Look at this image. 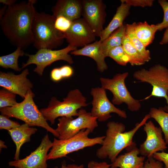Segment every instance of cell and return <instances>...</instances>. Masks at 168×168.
I'll return each mask as SVG.
<instances>
[{"label":"cell","mask_w":168,"mask_h":168,"mask_svg":"<svg viewBox=\"0 0 168 168\" xmlns=\"http://www.w3.org/2000/svg\"><path fill=\"white\" fill-rule=\"evenodd\" d=\"M144 168H163V165L161 162L152 157L148 158L144 162Z\"/></svg>","instance_id":"34"},{"label":"cell","mask_w":168,"mask_h":168,"mask_svg":"<svg viewBox=\"0 0 168 168\" xmlns=\"http://www.w3.org/2000/svg\"><path fill=\"white\" fill-rule=\"evenodd\" d=\"M82 10V1L79 0H58L51 9L55 18L62 16L72 21L81 18Z\"/></svg>","instance_id":"17"},{"label":"cell","mask_w":168,"mask_h":168,"mask_svg":"<svg viewBox=\"0 0 168 168\" xmlns=\"http://www.w3.org/2000/svg\"><path fill=\"white\" fill-rule=\"evenodd\" d=\"M91 133L88 129H83L68 139L62 140L54 138L47 160L65 157L71 153L96 144L102 145L105 136L90 138L88 135Z\"/></svg>","instance_id":"6"},{"label":"cell","mask_w":168,"mask_h":168,"mask_svg":"<svg viewBox=\"0 0 168 168\" xmlns=\"http://www.w3.org/2000/svg\"><path fill=\"white\" fill-rule=\"evenodd\" d=\"M150 118L149 114H146L139 123L135 124L134 128L127 132L124 131L125 126L123 123L108 122L102 146L96 152L97 157L100 159L108 158L112 163L114 162L123 150L135 143L133 141L135 134Z\"/></svg>","instance_id":"2"},{"label":"cell","mask_w":168,"mask_h":168,"mask_svg":"<svg viewBox=\"0 0 168 168\" xmlns=\"http://www.w3.org/2000/svg\"><path fill=\"white\" fill-rule=\"evenodd\" d=\"M37 130L36 128L30 127L25 123L18 127L8 131L16 146L15 160L19 159L21 147L25 143L30 141L31 136L34 134Z\"/></svg>","instance_id":"21"},{"label":"cell","mask_w":168,"mask_h":168,"mask_svg":"<svg viewBox=\"0 0 168 168\" xmlns=\"http://www.w3.org/2000/svg\"><path fill=\"white\" fill-rule=\"evenodd\" d=\"M35 96L31 90L28 91L21 102L12 107L0 108L1 114L21 120L30 127H41L58 138L55 129L49 124L35 104L33 99Z\"/></svg>","instance_id":"4"},{"label":"cell","mask_w":168,"mask_h":168,"mask_svg":"<svg viewBox=\"0 0 168 168\" xmlns=\"http://www.w3.org/2000/svg\"><path fill=\"white\" fill-rule=\"evenodd\" d=\"M55 19L52 15L36 12L32 30L33 45L38 50L42 48L53 49L63 44L65 39L64 34L55 28Z\"/></svg>","instance_id":"3"},{"label":"cell","mask_w":168,"mask_h":168,"mask_svg":"<svg viewBox=\"0 0 168 168\" xmlns=\"http://www.w3.org/2000/svg\"><path fill=\"white\" fill-rule=\"evenodd\" d=\"M90 94L93 98L91 104V115L100 122H104L111 117V113H115L121 118L126 119V112L116 107L107 97L105 90L101 87L92 88Z\"/></svg>","instance_id":"11"},{"label":"cell","mask_w":168,"mask_h":168,"mask_svg":"<svg viewBox=\"0 0 168 168\" xmlns=\"http://www.w3.org/2000/svg\"><path fill=\"white\" fill-rule=\"evenodd\" d=\"M136 22L126 24L125 35L128 38L134 47L137 49L146 62L151 59L150 53L136 36L134 30Z\"/></svg>","instance_id":"24"},{"label":"cell","mask_w":168,"mask_h":168,"mask_svg":"<svg viewBox=\"0 0 168 168\" xmlns=\"http://www.w3.org/2000/svg\"><path fill=\"white\" fill-rule=\"evenodd\" d=\"M21 125L18 122L9 119L8 116L2 114L0 115V129L8 131L18 127Z\"/></svg>","instance_id":"32"},{"label":"cell","mask_w":168,"mask_h":168,"mask_svg":"<svg viewBox=\"0 0 168 168\" xmlns=\"http://www.w3.org/2000/svg\"><path fill=\"white\" fill-rule=\"evenodd\" d=\"M120 1V5L117 8L112 19L100 35V40L101 41L106 40L114 32L122 26L124 20L130 13L131 6L123 0Z\"/></svg>","instance_id":"20"},{"label":"cell","mask_w":168,"mask_h":168,"mask_svg":"<svg viewBox=\"0 0 168 168\" xmlns=\"http://www.w3.org/2000/svg\"><path fill=\"white\" fill-rule=\"evenodd\" d=\"M86 98L80 91L75 89L70 91L62 101L51 97L46 108L40 109L45 119L51 125L59 117H72L78 115V110L88 105Z\"/></svg>","instance_id":"5"},{"label":"cell","mask_w":168,"mask_h":168,"mask_svg":"<svg viewBox=\"0 0 168 168\" xmlns=\"http://www.w3.org/2000/svg\"><path fill=\"white\" fill-rule=\"evenodd\" d=\"M84 166L82 164L78 165L76 164H70L66 165L64 162L62 163L61 168H83Z\"/></svg>","instance_id":"39"},{"label":"cell","mask_w":168,"mask_h":168,"mask_svg":"<svg viewBox=\"0 0 168 168\" xmlns=\"http://www.w3.org/2000/svg\"><path fill=\"white\" fill-rule=\"evenodd\" d=\"M101 41H95L79 49L71 51L70 54L74 55H81L90 57L96 62L98 71L103 72L108 68L105 59L106 57L101 49Z\"/></svg>","instance_id":"19"},{"label":"cell","mask_w":168,"mask_h":168,"mask_svg":"<svg viewBox=\"0 0 168 168\" xmlns=\"http://www.w3.org/2000/svg\"><path fill=\"white\" fill-rule=\"evenodd\" d=\"M133 76L136 79L148 83L152 87L150 94L142 100L152 97L163 98L166 105L163 108L168 112V68L160 64H156L148 69L142 68L135 71Z\"/></svg>","instance_id":"7"},{"label":"cell","mask_w":168,"mask_h":168,"mask_svg":"<svg viewBox=\"0 0 168 168\" xmlns=\"http://www.w3.org/2000/svg\"><path fill=\"white\" fill-rule=\"evenodd\" d=\"M153 157L155 160L163 162L165 165V168H168V153L164 151L157 152L153 154Z\"/></svg>","instance_id":"35"},{"label":"cell","mask_w":168,"mask_h":168,"mask_svg":"<svg viewBox=\"0 0 168 168\" xmlns=\"http://www.w3.org/2000/svg\"><path fill=\"white\" fill-rule=\"evenodd\" d=\"M61 75L63 78H69L72 76L73 70L71 66L64 65L59 68Z\"/></svg>","instance_id":"36"},{"label":"cell","mask_w":168,"mask_h":168,"mask_svg":"<svg viewBox=\"0 0 168 168\" xmlns=\"http://www.w3.org/2000/svg\"><path fill=\"white\" fill-rule=\"evenodd\" d=\"M7 147V146L5 144L4 142L2 140H0V149L2 148H6Z\"/></svg>","instance_id":"43"},{"label":"cell","mask_w":168,"mask_h":168,"mask_svg":"<svg viewBox=\"0 0 168 168\" xmlns=\"http://www.w3.org/2000/svg\"><path fill=\"white\" fill-rule=\"evenodd\" d=\"M16 2L15 0H0V2L7 7L11 6L14 5Z\"/></svg>","instance_id":"41"},{"label":"cell","mask_w":168,"mask_h":168,"mask_svg":"<svg viewBox=\"0 0 168 168\" xmlns=\"http://www.w3.org/2000/svg\"><path fill=\"white\" fill-rule=\"evenodd\" d=\"M52 142L47 134L42 138L38 147L25 158L8 162L9 166L16 168H47V156Z\"/></svg>","instance_id":"13"},{"label":"cell","mask_w":168,"mask_h":168,"mask_svg":"<svg viewBox=\"0 0 168 168\" xmlns=\"http://www.w3.org/2000/svg\"><path fill=\"white\" fill-rule=\"evenodd\" d=\"M36 0L22 1L7 7L0 24L5 35L10 43L23 49L34 43L32 30L33 20L36 12Z\"/></svg>","instance_id":"1"},{"label":"cell","mask_w":168,"mask_h":168,"mask_svg":"<svg viewBox=\"0 0 168 168\" xmlns=\"http://www.w3.org/2000/svg\"><path fill=\"white\" fill-rule=\"evenodd\" d=\"M72 23V21L66 17L59 16L55 18L54 26L56 29L64 33L70 28Z\"/></svg>","instance_id":"30"},{"label":"cell","mask_w":168,"mask_h":168,"mask_svg":"<svg viewBox=\"0 0 168 168\" xmlns=\"http://www.w3.org/2000/svg\"><path fill=\"white\" fill-rule=\"evenodd\" d=\"M150 118L154 119L161 128L165 136V140L168 144V112L165 111L163 107L158 109L153 107L150 109L149 114Z\"/></svg>","instance_id":"27"},{"label":"cell","mask_w":168,"mask_h":168,"mask_svg":"<svg viewBox=\"0 0 168 168\" xmlns=\"http://www.w3.org/2000/svg\"><path fill=\"white\" fill-rule=\"evenodd\" d=\"M77 49V47L69 44L65 48L59 50L42 48L38 49L34 54L25 53V55L28 58L26 63H23L21 68L35 64L36 67L34 71L42 76L45 68L56 61L63 60L70 64H73V60L69 53Z\"/></svg>","instance_id":"9"},{"label":"cell","mask_w":168,"mask_h":168,"mask_svg":"<svg viewBox=\"0 0 168 168\" xmlns=\"http://www.w3.org/2000/svg\"><path fill=\"white\" fill-rule=\"evenodd\" d=\"M125 149L126 152L117 157L111 164V168H144L145 157L138 156L140 152L136 144Z\"/></svg>","instance_id":"18"},{"label":"cell","mask_w":168,"mask_h":168,"mask_svg":"<svg viewBox=\"0 0 168 168\" xmlns=\"http://www.w3.org/2000/svg\"><path fill=\"white\" fill-rule=\"evenodd\" d=\"M29 74L27 68L18 75L11 72L0 71V86L24 99L28 91L33 87L32 83L27 78Z\"/></svg>","instance_id":"16"},{"label":"cell","mask_w":168,"mask_h":168,"mask_svg":"<svg viewBox=\"0 0 168 168\" xmlns=\"http://www.w3.org/2000/svg\"><path fill=\"white\" fill-rule=\"evenodd\" d=\"M25 54L23 49L17 47L12 53L0 57V66L5 69L9 68L16 72H20L22 69L19 67L18 59Z\"/></svg>","instance_id":"25"},{"label":"cell","mask_w":168,"mask_h":168,"mask_svg":"<svg viewBox=\"0 0 168 168\" xmlns=\"http://www.w3.org/2000/svg\"><path fill=\"white\" fill-rule=\"evenodd\" d=\"M83 18L87 22L95 34L100 37L104 29L106 13V5L102 0L82 1Z\"/></svg>","instance_id":"12"},{"label":"cell","mask_w":168,"mask_h":168,"mask_svg":"<svg viewBox=\"0 0 168 168\" xmlns=\"http://www.w3.org/2000/svg\"><path fill=\"white\" fill-rule=\"evenodd\" d=\"M158 2L164 12L162 21L156 25L158 30L161 31L164 29L168 27V2L165 0H159Z\"/></svg>","instance_id":"31"},{"label":"cell","mask_w":168,"mask_h":168,"mask_svg":"<svg viewBox=\"0 0 168 168\" xmlns=\"http://www.w3.org/2000/svg\"><path fill=\"white\" fill-rule=\"evenodd\" d=\"M146 132V140L140 145V154L147 158L153 157V154L159 151H164L167 148V144L163 138L161 128L156 127L151 121L146 122L143 125Z\"/></svg>","instance_id":"14"},{"label":"cell","mask_w":168,"mask_h":168,"mask_svg":"<svg viewBox=\"0 0 168 168\" xmlns=\"http://www.w3.org/2000/svg\"><path fill=\"white\" fill-rule=\"evenodd\" d=\"M15 94L3 88L0 90V108L11 107L16 105Z\"/></svg>","instance_id":"29"},{"label":"cell","mask_w":168,"mask_h":168,"mask_svg":"<svg viewBox=\"0 0 168 168\" xmlns=\"http://www.w3.org/2000/svg\"><path fill=\"white\" fill-rule=\"evenodd\" d=\"M111 164H109L105 161L98 162L91 161L88 164V168H110Z\"/></svg>","instance_id":"37"},{"label":"cell","mask_w":168,"mask_h":168,"mask_svg":"<svg viewBox=\"0 0 168 168\" xmlns=\"http://www.w3.org/2000/svg\"><path fill=\"white\" fill-rule=\"evenodd\" d=\"M77 118L62 117L58 119V123L55 130L58 133V139L69 138L83 129H88L92 132L98 126L97 118L93 117L91 112L83 109L78 110Z\"/></svg>","instance_id":"10"},{"label":"cell","mask_w":168,"mask_h":168,"mask_svg":"<svg viewBox=\"0 0 168 168\" xmlns=\"http://www.w3.org/2000/svg\"><path fill=\"white\" fill-rule=\"evenodd\" d=\"M130 6L140 7H152L153 4V0H123Z\"/></svg>","instance_id":"33"},{"label":"cell","mask_w":168,"mask_h":168,"mask_svg":"<svg viewBox=\"0 0 168 168\" xmlns=\"http://www.w3.org/2000/svg\"><path fill=\"white\" fill-rule=\"evenodd\" d=\"M50 77L51 79L54 82H58L63 78L61 75L59 68L53 69L50 73Z\"/></svg>","instance_id":"38"},{"label":"cell","mask_w":168,"mask_h":168,"mask_svg":"<svg viewBox=\"0 0 168 168\" xmlns=\"http://www.w3.org/2000/svg\"><path fill=\"white\" fill-rule=\"evenodd\" d=\"M134 30L137 37L146 47L152 43L158 29L156 25H150L145 21L136 23Z\"/></svg>","instance_id":"22"},{"label":"cell","mask_w":168,"mask_h":168,"mask_svg":"<svg viewBox=\"0 0 168 168\" xmlns=\"http://www.w3.org/2000/svg\"><path fill=\"white\" fill-rule=\"evenodd\" d=\"M122 45L129 58V63L131 65L140 66L146 63L141 54L126 35L123 39Z\"/></svg>","instance_id":"26"},{"label":"cell","mask_w":168,"mask_h":168,"mask_svg":"<svg viewBox=\"0 0 168 168\" xmlns=\"http://www.w3.org/2000/svg\"><path fill=\"white\" fill-rule=\"evenodd\" d=\"M7 6L5 5L0 10V18H1L4 14Z\"/></svg>","instance_id":"42"},{"label":"cell","mask_w":168,"mask_h":168,"mask_svg":"<svg viewBox=\"0 0 168 168\" xmlns=\"http://www.w3.org/2000/svg\"><path fill=\"white\" fill-rule=\"evenodd\" d=\"M107 57L112 58L118 64L123 66H126L130 61L129 58L122 45L111 49L108 53Z\"/></svg>","instance_id":"28"},{"label":"cell","mask_w":168,"mask_h":168,"mask_svg":"<svg viewBox=\"0 0 168 168\" xmlns=\"http://www.w3.org/2000/svg\"><path fill=\"white\" fill-rule=\"evenodd\" d=\"M126 29V25L124 24L114 32L107 39L101 41V49L106 57L111 49L122 45L123 39L125 35Z\"/></svg>","instance_id":"23"},{"label":"cell","mask_w":168,"mask_h":168,"mask_svg":"<svg viewBox=\"0 0 168 168\" xmlns=\"http://www.w3.org/2000/svg\"><path fill=\"white\" fill-rule=\"evenodd\" d=\"M54 168H58V167L57 166H55Z\"/></svg>","instance_id":"44"},{"label":"cell","mask_w":168,"mask_h":168,"mask_svg":"<svg viewBox=\"0 0 168 168\" xmlns=\"http://www.w3.org/2000/svg\"><path fill=\"white\" fill-rule=\"evenodd\" d=\"M168 43V27L167 28L164 33L163 37L159 44L164 45Z\"/></svg>","instance_id":"40"},{"label":"cell","mask_w":168,"mask_h":168,"mask_svg":"<svg viewBox=\"0 0 168 168\" xmlns=\"http://www.w3.org/2000/svg\"><path fill=\"white\" fill-rule=\"evenodd\" d=\"M128 74V72L118 73L111 78L101 77L100 80L101 87L112 93L111 101L114 105L124 103L130 111H136L139 110L141 105L140 101L133 97L126 86L125 80Z\"/></svg>","instance_id":"8"},{"label":"cell","mask_w":168,"mask_h":168,"mask_svg":"<svg viewBox=\"0 0 168 168\" xmlns=\"http://www.w3.org/2000/svg\"><path fill=\"white\" fill-rule=\"evenodd\" d=\"M63 34L69 44L77 48L83 47L94 42L96 37L90 26L83 18L73 21L70 28Z\"/></svg>","instance_id":"15"}]
</instances>
